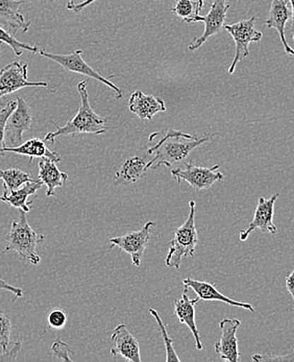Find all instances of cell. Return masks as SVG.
Segmentation results:
<instances>
[{"instance_id": "1", "label": "cell", "mask_w": 294, "mask_h": 362, "mask_svg": "<svg viewBox=\"0 0 294 362\" xmlns=\"http://www.w3.org/2000/svg\"><path fill=\"white\" fill-rule=\"evenodd\" d=\"M209 139L210 136L197 138L177 129H169L155 146L147 149L148 155H153V159L147 163V168L151 170L165 165L172 170L175 164L184 161L191 151Z\"/></svg>"}, {"instance_id": "2", "label": "cell", "mask_w": 294, "mask_h": 362, "mask_svg": "<svg viewBox=\"0 0 294 362\" xmlns=\"http://www.w3.org/2000/svg\"><path fill=\"white\" fill-rule=\"evenodd\" d=\"M78 91L81 95V106L78 114L64 127L59 126L52 120L57 128L56 132H50L45 136V141L54 144L58 137L76 136L78 134H96L102 135L107 131V120L98 115L90 106L89 94L87 91V81L78 83Z\"/></svg>"}, {"instance_id": "3", "label": "cell", "mask_w": 294, "mask_h": 362, "mask_svg": "<svg viewBox=\"0 0 294 362\" xmlns=\"http://www.w3.org/2000/svg\"><path fill=\"white\" fill-rule=\"evenodd\" d=\"M25 212L21 211L19 221H13L10 231L6 237L4 252L14 251L22 260L37 265L41 262L37 254V247L44 240V235L38 234L28 223Z\"/></svg>"}, {"instance_id": "4", "label": "cell", "mask_w": 294, "mask_h": 362, "mask_svg": "<svg viewBox=\"0 0 294 362\" xmlns=\"http://www.w3.org/2000/svg\"><path fill=\"white\" fill-rule=\"evenodd\" d=\"M195 211L196 204L194 201L189 203V215L184 225L175 229L172 240L169 243L168 255L166 257V265L171 269H179L181 267L183 257H192L199 243L196 227H195Z\"/></svg>"}, {"instance_id": "5", "label": "cell", "mask_w": 294, "mask_h": 362, "mask_svg": "<svg viewBox=\"0 0 294 362\" xmlns=\"http://www.w3.org/2000/svg\"><path fill=\"white\" fill-rule=\"evenodd\" d=\"M254 25H256V16H252L247 21H241L235 24H227L223 26V28L231 35L236 44L235 58L229 68L230 74H234L239 62L249 56V44L258 42L262 39V33L257 30Z\"/></svg>"}, {"instance_id": "6", "label": "cell", "mask_w": 294, "mask_h": 362, "mask_svg": "<svg viewBox=\"0 0 294 362\" xmlns=\"http://www.w3.org/2000/svg\"><path fill=\"white\" fill-rule=\"evenodd\" d=\"M39 54H41L54 62L58 63L59 65L62 66L64 69L68 71L76 72V74H83V76H88V78H94L98 82L104 83V84L109 86L111 89H113L116 93V98L120 100L124 96V91L117 86L110 82L107 78L102 76V74H98V70L93 69L91 66L87 64L83 59V50L78 49L76 52L69 54H57L46 52L45 50L39 49Z\"/></svg>"}, {"instance_id": "7", "label": "cell", "mask_w": 294, "mask_h": 362, "mask_svg": "<svg viewBox=\"0 0 294 362\" xmlns=\"http://www.w3.org/2000/svg\"><path fill=\"white\" fill-rule=\"evenodd\" d=\"M219 165H214L212 168H201L195 166L194 164H186L185 170L181 168H172L171 175L177 180V183H181L182 180L187 182L193 189L203 190L208 189L216 182H221L225 180L223 173L217 171Z\"/></svg>"}, {"instance_id": "8", "label": "cell", "mask_w": 294, "mask_h": 362, "mask_svg": "<svg viewBox=\"0 0 294 362\" xmlns=\"http://www.w3.org/2000/svg\"><path fill=\"white\" fill-rule=\"evenodd\" d=\"M28 63L14 61L0 70V100L25 87H47L45 82H28Z\"/></svg>"}, {"instance_id": "9", "label": "cell", "mask_w": 294, "mask_h": 362, "mask_svg": "<svg viewBox=\"0 0 294 362\" xmlns=\"http://www.w3.org/2000/svg\"><path fill=\"white\" fill-rule=\"evenodd\" d=\"M231 0H213L212 6L207 16H199L196 22L205 23V30L201 37H196L191 41L190 50H195L201 47L210 37L219 34L225 26V21L227 19V13L231 6Z\"/></svg>"}, {"instance_id": "10", "label": "cell", "mask_w": 294, "mask_h": 362, "mask_svg": "<svg viewBox=\"0 0 294 362\" xmlns=\"http://www.w3.org/2000/svg\"><path fill=\"white\" fill-rule=\"evenodd\" d=\"M155 225V221H147L139 231L131 232L124 236L114 237L110 239V243L129 254L131 257L133 264L140 267L144 251L151 240V228Z\"/></svg>"}, {"instance_id": "11", "label": "cell", "mask_w": 294, "mask_h": 362, "mask_svg": "<svg viewBox=\"0 0 294 362\" xmlns=\"http://www.w3.org/2000/svg\"><path fill=\"white\" fill-rule=\"evenodd\" d=\"M33 116L30 107L23 98H17V107L14 110L6 128V144L8 148L20 146L24 132L32 127Z\"/></svg>"}, {"instance_id": "12", "label": "cell", "mask_w": 294, "mask_h": 362, "mask_svg": "<svg viewBox=\"0 0 294 362\" xmlns=\"http://www.w3.org/2000/svg\"><path fill=\"white\" fill-rule=\"evenodd\" d=\"M278 194L276 193L271 199H266L264 197H259L258 205L254 211V218L247 229L239 233V238L241 241H245L249 238V234L254 230H260L262 232H269L271 234H276L278 228L274 223V203L278 199Z\"/></svg>"}, {"instance_id": "13", "label": "cell", "mask_w": 294, "mask_h": 362, "mask_svg": "<svg viewBox=\"0 0 294 362\" xmlns=\"http://www.w3.org/2000/svg\"><path fill=\"white\" fill-rule=\"evenodd\" d=\"M240 325V320L237 319H225L219 322L221 337L220 341L215 344L214 350L223 361H240L241 354L239 352L238 339H237V331Z\"/></svg>"}, {"instance_id": "14", "label": "cell", "mask_w": 294, "mask_h": 362, "mask_svg": "<svg viewBox=\"0 0 294 362\" xmlns=\"http://www.w3.org/2000/svg\"><path fill=\"white\" fill-rule=\"evenodd\" d=\"M111 339L114 342L111 348V354L115 358L122 356L127 361H142L140 357L139 341L129 332L126 325L122 324L116 327Z\"/></svg>"}, {"instance_id": "15", "label": "cell", "mask_w": 294, "mask_h": 362, "mask_svg": "<svg viewBox=\"0 0 294 362\" xmlns=\"http://www.w3.org/2000/svg\"><path fill=\"white\" fill-rule=\"evenodd\" d=\"M24 0H0V24L15 37L18 30L26 33L32 22H26L20 13Z\"/></svg>"}, {"instance_id": "16", "label": "cell", "mask_w": 294, "mask_h": 362, "mask_svg": "<svg viewBox=\"0 0 294 362\" xmlns=\"http://www.w3.org/2000/svg\"><path fill=\"white\" fill-rule=\"evenodd\" d=\"M291 18H293V12L289 8L287 0H271V10H269V18L265 21V25L278 30L285 52L289 56H294V49L287 42L286 36H285L286 24Z\"/></svg>"}, {"instance_id": "17", "label": "cell", "mask_w": 294, "mask_h": 362, "mask_svg": "<svg viewBox=\"0 0 294 362\" xmlns=\"http://www.w3.org/2000/svg\"><path fill=\"white\" fill-rule=\"evenodd\" d=\"M129 109L140 119L151 120L155 114L165 112V103L162 98L153 95H146L143 92H134L129 100Z\"/></svg>"}, {"instance_id": "18", "label": "cell", "mask_w": 294, "mask_h": 362, "mask_svg": "<svg viewBox=\"0 0 294 362\" xmlns=\"http://www.w3.org/2000/svg\"><path fill=\"white\" fill-rule=\"evenodd\" d=\"M187 291L188 287L185 286L182 298L175 300V313L179 319V322L181 324H185L190 329L193 337H194L197 350H203V344H201L199 329H197L196 322H195V306L201 298L197 297L191 300Z\"/></svg>"}, {"instance_id": "19", "label": "cell", "mask_w": 294, "mask_h": 362, "mask_svg": "<svg viewBox=\"0 0 294 362\" xmlns=\"http://www.w3.org/2000/svg\"><path fill=\"white\" fill-rule=\"evenodd\" d=\"M184 285L188 288L193 289L197 297L203 300H217V302L225 303L231 306L240 307V308L247 309L251 313H254V307L249 303L238 302V300H232L227 296L219 293L216 289L215 284H210L208 282H201V281L194 280V279L187 278L183 281Z\"/></svg>"}, {"instance_id": "20", "label": "cell", "mask_w": 294, "mask_h": 362, "mask_svg": "<svg viewBox=\"0 0 294 362\" xmlns=\"http://www.w3.org/2000/svg\"><path fill=\"white\" fill-rule=\"evenodd\" d=\"M6 153H18V155L26 156L30 158V162L34 160V158H39V159H49L52 161L58 162L62 161V158L56 153V151H50L46 146L45 142L38 138H32L28 141L21 144L20 146H15V148H8L6 146L1 151L2 157Z\"/></svg>"}, {"instance_id": "21", "label": "cell", "mask_w": 294, "mask_h": 362, "mask_svg": "<svg viewBox=\"0 0 294 362\" xmlns=\"http://www.w3.org/2000/svg\"><path fill=\"white\" fill-rule=\"evenodd\" d=\"M147 161L146 158L135 156L129 158L122 163L119 170L115 173V183L118 185H129L135 183L146 175L147 168Z\"/></svg>"}, {"instance_id": "22", "label": "cell", "mask_w": 294, "mask_h": 362, "mask_svg": "<svg viewBox=\"0 0 294 362\" xmlns=\"http://www.w3.org/2000/svg\"><path fill=\"white\" fill-rule=\"evenodd\" d=\"M38 179L42 182L43 185L47 187L46 195L52 197L57 188L63 187L65 185L68 175L59 170L58 166L56 165V162L43 158L39 161Z\"/></svg>"}, {"instance_id": "23", "label": "cell", "mask_w": 294, "mask_h": 362, "mask_svg": "<svg viewBox=\"0 0 294 362\" xmlns=\"http://www.w3.org/2000/svg\"><path fill=\"white\" fill-rule=\"evenodd\" d=\"M42 186L43 183L40 180L35 179L34 181L24 184L18 189L13 190V192H4L2 195L8 205L28 214L30 210V204L33 203V202L28 203V197L36 194V192Z\"/></svg>"}, {"instance_id": "24", "label": "cell", "mask_w": 294, "mask_h": 362, "mask_svg": "<svg viewBox=\"0 0 294 362\" xmlns=\"http://www.w3.org/2000/svg\"><path fill=\"white\" fill-rule=\"evenodd\" d=\"M204 6V0H177L175 8H171V12L188 23H194L201 16L199 13L203 10Z\"/></svg>"}, {"instance_id": "25", "label": "cell", "mask_w": 294, "mask_h": 362, "mask_svg": "<svg viewBox=\"0 0 294 362\" xmlns=\"http://www.w3.org/2000/svg\"><path fill=\"white\" fill-rule=\"evenodd\" d=\"M0 180L4 182V192H13L18 189L28 182L34 181L35 179L24 171L11 168L6 170H0Z\"/></svg>"}, {"instance_id": "26", "label": "cell", "mask_w": 294, "mask_h": 362, "mask_svg": "<svg viewBox=\"0 0 294 362\" xmlns=\"http://www.w3.org/2000/svg\"><path fill=\"white\" fill-rule=\"evenodd\" d=\"M0 41L2 43H6V45L10 46L14 50L16 56L20 57L22 54V49L30 50L33 54H38L39 48L37 46L28 45V44L19 42L18 40L15 39L14 36L10 34L4 26L0 25Z\"/></svg>"}, {"instance_id": "27", "label": "cell", "mask_w": 294, "mask_h": 362, "mask_svg": "<svg viewBox=\"0 0 294 362\" xmlns=\"http://www.w3.org/2000/svg\"><path fill=\"white\" fill-rule=\"evenodd\" d=\"M151 315L155 317L157 320V324L159 325L160 331H161L162 339H163L164 344H165L166 348V361H180L179 356L177 355L175 349H173V341L169 337L167 330H166L165 326H164L163 322H162L161 317H160L159 313L155 309H149Z\"/></svg>"}, {"instance_id": "28", "label": "cell", "mask_w": 294, "mask_h": 362, "mask_svg": "<svg viewBox=\"0 0 294 362\" xmlns=\"http://www.w3.org/2000/svg\"><path fill=\"white\" fill-rule=\"evenodd\" d=\"M17 102H8V104L6 105V107H2L0 110V158L2 157L1 151L4 148H6V122H8V117H10L11 114L14 112V110L16 109Z\"/></svg>"}, {"instance_id": "29", "label": "cell", "mask_w": 294, "mask_h": 362, "mask_svg": "<svg viewBox=\"0 0 294 362\" xmlns=\"http://www.w3.org/2000/svg\"><path fill=\"white\" fill-rule=\"evenodd\" d=\"M11 330H12L11 320L4 313H0V348L2 349L4 352L8 351Z\"/></svg>"}, {"instance_id": "30", "label": "cell", "mask_w": 294, "mask_h": 362, "mask_svg": "<svg viewBox=\"0 0 294 362\" xmlns=\"http://www.w3.org/2000/svg\"><path fill=\"white\" fill-rule=\"evenodd\" d=\"M47 322L50 328L60 330V329L66 326L67 315H66L65 311L62 310V309H54L48 315Z\"/></svg>"}, {"instance_id": "31", "label": "cell", "mask_w": 294, "mask_h": 362, "mask_svg": "<svg viewBox=\"0 0 294 362\" xmlns=\"http://www.w3.org/2000/svg\"><path fill=\"white\" fill-rule=\"evenodd\" d=\"M52 351L54 356L58 357V358L62 359L64 361H72V359L69 357V354L70 353H74V352L66 342L60 341V339H57V341L52 344Z\"/></svg>"}, {"instance_id": "32", "label": "cell", "mask_w": 294, "mask_h": 362, "mask_svg": "<svg viewBox=\"0 0 294 362\" xmlns=\"http://www.w3.org/2000/svg\"><path fill=\"white\" fill-rule=\"evenodd\" d=\"M252 361H294V346L293 351L284 356H276L271 354H254L252 355Z\"/></svg>"}, {"instance_id": "33", "label": "cell", "mask_w": 294, "mask_h": 362, "mask_svg": "<svg viewBox=\"0 0 294 362\" xmlns=\"http://www.w3.org/2000/svg\"><path fill=\"white\" fill-rule=\"evenodd\" d=\"M21 349V342H16L13 346L12 350L6 351L4 354H0V361H14L16 359L17 355L19 354V351Z\"/></svg>"}, {"instance_id": "34", "label": "cell", "mask_w": 294, "mask_h": 362, "mask_svg": "<svg viewBox=\"0 0 294 362\" xmlns=\"http://www.w3.org/2000/svg\"><path fill=\"white\" fill-rule=\"evenodd\" d=\"M0 289L11 291V293H14V295L18 298L23 296V291H22V289L19 288V287L13 286V285L8 284V283L6 282V281H4L1 277H0Z\"/></svg>"}, {"instance_id": "35", "label": "cell", "mask_w": 294, "mask_h": 362, "mask_svg": "<svg viewBox=\"0 0 294 362\" xmlns=\"http://www.w3.org/2000/svg\"><path fill=\"white\" fill-rule=\"evenodd\" d=\"M286 288L288 293H290L291 297H293L294 302V269L286 277Z\"/></svg>"}, {"instance_id": "36", "label": "cell", "mask_w": 294, "mask_h": 362, "mask_svg": "<svg viewBox=\"0 0 294 362\" xmlns=\"http://www.w3.org/2000/svg\"><path fill=\"white\" fill-rule=\"evenodd\" d=\"M98 1V0H85V1L81 2V4H76L74 8V12L80 13L86 8V6H90L93 2Z\"/></svg>"}, {"instance_id": "37", "label": "cell", "mask_w": 294, "mask_h": 362, "mask_svg": "<svg viewBox=\"0 0 294 362\" xmlns=\"http://www.w3.org/2000/svg\"><path fill=\"white\" fill-rule=\"evenodd\" d=\"M290 1L291 8H293V18H291V33H293V40H294V0H288Z\"/></svg>"}, {"instance_id": "38", "label": "cell", "mask_w": 294, "mask_h": 362, "mask_svg": "<svg viewBox=\"0 0 294 362\" xmlns=\"http://www.w3.org/2000/svg\"><path fill=\"white\" fill-rule=\"evenodd\" d=\"M76 0H69V4H68L67 8L68 10H74V6H76Z\"/></svg>"}, {"instance_id": "39", "label": "cell", "mask_w": 294, "mask_h": 362, "mask_svg": "<svg viewBox=\"0 0 294 362\" xmlns=\"http://www.w3.org/2000/svg\"><path fill=\"white\" fill-rule=\"evenodd\" d=\"M0 201L6 202V199H4V195H2V197H1V195H0Z\"/></svg>"}, {"instance_id": "40", "label": "cell", "mask_w": 294, "mask_h": 362, "mask_svg": "<svg viewBox=\"0 0 294 362\" xmlns=\"http://www.w3.org/2000/svg\"><path fill=\"white\" fill-rule=\"evenodd\" d=\"M1 45H2V42H1V41H0V52H1Z\"/></svg>"}]
</instances>
